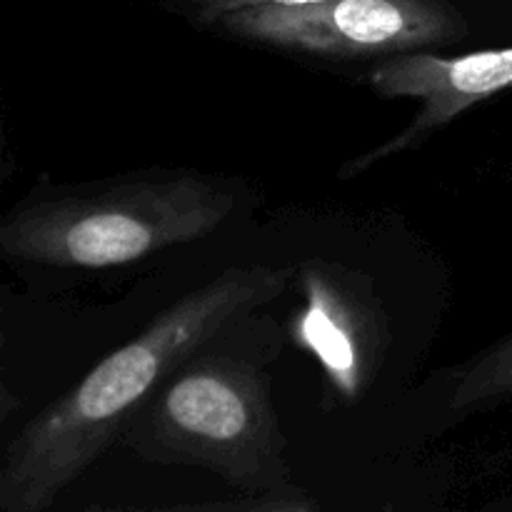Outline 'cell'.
I'll return each instance as SVG.
<instances>
[{"instance_id": "cell-1", "label": "cell", "mask_w": 512, "mask_h": 512, "mask_svg": "<svg viewBox=\"0 0 512 512\" xmlns=\"http://www.w3.org/2000/svg\"><path fill=\"white\" fill-rule=\"evenodd\" d=\"M290 270L240 265L165 308L73 390L35 415L5 448L0 508L48 510L125 430L183 360L285 293Z\"/></svg>"}, {"instance_id": "cell-2", "label": "cell", "mask_w": 512, "mask_h": 512, "mask_svg": "<svg viewBox=\"0 0 512 512\" xmlns=\"http://www.w3.org/2000/svg\"><path fill=\"white\" fill-rule=\"evenodd\" d=\"M235 193L193 170H153L30 195L0 223L8 258L63 270H105L208 238Z\"/></svg>"}, {"instance_id": "cell-3", "label": "cell", "mask_w": 512, "mask_h": 512, "mask_svg": "<svg viewBox=\"0 0 512 512\" xmlns=\"http://www.w3.org/2000/svg\"><path fill=\"white\" fill-rule=\"evenodd\" d=\"M210 348L213 340L165 378L125 425V443L145 460L210 470L263 503L273 495H298L270 403L268 358L255 350Z\"/></svg>"}, {"instance_id": "cell-4", "label": "cell", "mask_w": 512, "mask_h": 512, "mask_svg": "<svg viewBox=\"0 0 512 512\" xmlns=\"http://www.w3.org/2000/svg\"><path fill=\"white\" fill-rule=\"evenodd\" d=\"M213 28L248 43L320 58H390L463 38L468 23L448 0H315L265 5Z\"/></svg>"}, {"instance_id": "cell-5", "label": "cell", "mask_w": 512, "mask_h": 512, "mask_svg": "<svg viewBox=\"0 0 512 512\" xmlns=\"http://www.w3.org/2000/svg\"><path fill=\"white\" fill-rule=\"evenodd\" d=\"M368 83L380 98H413L420 108L400 133L350 160L340 173L343 178L365 173L390 155L410 153L473 105L510 90L512 48L475 50L453 58L428 50H408L375 65Z\"/></svg>"}, {"instance_id": "cell-6", "label": "cell", "mask_w": 512, "mask_h": 512, "mask_svg": "<svg viewBox=\"0 0 512 512\" xmlns=\"http://www.w3.org/2000/svg\"><path fill=\"white\" fill-rule=\"evenodd\" d=\"M305 305L293 318V340L313 355L335 393L358 400L373 383L388 348V318L365 275L313 260L300 268Z\"/></svg>"}, {"instance_id": "cell-7", "label": "cell", "mask_w": 512, "mask_h": 512, "mask_svg": "<svg viewBox=\"0 0 512 512\" xmlns=\"http://www.w3.org/2000/svg\"><path fill=\"white\" fill-rule=\"evenodd\" d=\"M512 398V335L468 363L450 390L453 415L473 413Z\"/></svg>"}, {"instance_id": "cell-8", "label": "cell", "mask_w": 512, "mask_h": 512, "mask_svg": "<svg viewBox=\"0 0 512 512\" xmlns=\"http://www.w3.org/2000/svg\"><path fill=\"white\" fill-rule=\"evenodd\" d=\"M160 3L180 10L198 25L213 28L220 18L230 13H240V10L265 8V5H305L315 3V0H160Z\"/></svg>"}]
</instances>
